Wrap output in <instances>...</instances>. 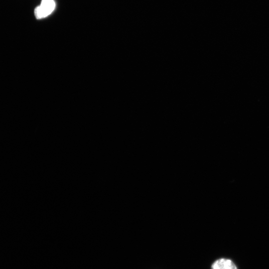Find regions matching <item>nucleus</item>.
Here are the masks:
<instances>
[{
	"instance_id": "nucleus-1",
	"label": "nucleus",
	"mask_w": 269,
	"mask_h": 269,
	"mask_svg": "<svg viewBox=\"0 0 269 269\" xmlns=\"http://www.w3.org/2000/svg\"><path fill=\"white\" fill-rule=\"evenodd\" d=\"M55 6L54 0H41L40 5L34 9L36 18L40 19L48 16L53 11Z\"/></svg>"
},
{
	"instance_id": "nucleus-2",
	"label": "nucleus",
	"mask_w": 269,
	"mask_h": 269,
	"mask_svg": "<svg viewBox=\"0 0 269 269\" xmlns=\"http://www.w3.org/2000/svg\"><path fill=\"white\" fill-rule=\"evenodd\" d=\"M211 269H238L235 263L230 259L221 258L216 260Z\"/></svg>"
}]
</instances>
